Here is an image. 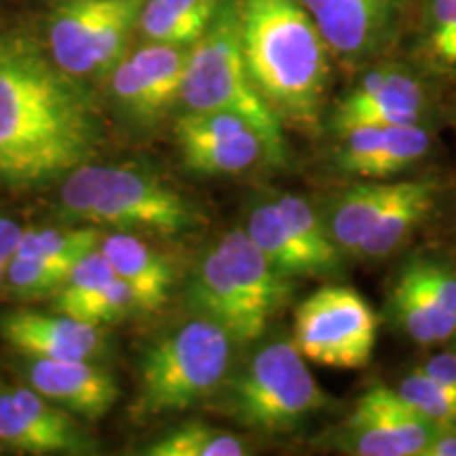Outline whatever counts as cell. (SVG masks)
Here are the masks:
<instances>
[{
    "label": "cell",
    "mask_w": 456,
    "mask_h": 456,
    "mask_svg": "<svg viewBox=\"0 0 456 456\" xmlns=\"http://www.w3.org/2000/svg\"><path fill=\"white\" fill-rule=\"evenodd\" d=\"M98 442L70 412L30 387L0 389V452L34 456L98 454Z\"/></svg>",
    "instance_id": "8fae6325"
},
{
    "label": "cell",
    "mask_w": 456,
    "mask_h": 456,
    "mask_svg": "<svg viewBox=\"0 0 456 456\" xmlns=\"http://www.w3.org/2000/svg\"><path fill=\"white\" fill-rule=\"evenodd\" d=\"M279 212L288 222L289 231L309 254L315 265L317 275H334L342 269V249L330 237L326 222L315 212V208L298 195L283 192L275 199Z\"/></svg>",
    "instance_id": "d4e9b609"
},
{
    "label": "cell",
    "mask_w": 456,
    "mask_h": 456,
    "mask_svg": "<svg viewBox=\"0 0 456 456\" xmlns=\"http://www.w3.org/2000/svg\"><path fill=\"white\" fill-rule=\"evenodd\" d=\"M245 232L256 243V248L265 254L271 266L283 277L296 275H317L309 254L289 231L288 222L279 212L275 201H265L254 205L245 222Z\"/></svg>",
    "instance_id": "7402d4cb"
},
{
    "label": "cell",
    "mask_w": 456,
    "mask_h": 456,
    "mask_svg": "<svg viewBox=\"0 0 456 456\" xmlns=\"http://www.w3.org/2000/svg\"><path fill=\"white\" fill-rule=\"evenodd\" d=\"M326 406V391L288 338L266 342L226 389L228 414L239 425L265 436L292 433Z\"/></svg>",
    "instance_id": "52a82bcc"
},
{
    "label": "cell",
    "mask_w": 456,
    "mask_h": 456,
    "mask_svg": "<svg viewBox=\"0 0 456 456\" xmlns=\"http://www.w3.org/2000/svg\"><path fill=\"white\" fill-rule=\"evenodd\" d=\"M104 142L83 78L24 32L0 34V186L30 191L64 180Z\"/></svg>",
    "instance_id": "6da1fadb"
},
{
    "label": "cell",
    "mask_w": 456,
    "mask_h": 456,
    "mask_svg": "<svg viewBox=\"0 0 456 456\" xmlns=\"http://www.w3.org/2000/svg\"><path fill=\"white\" fill-rule=\"evenodd\" d=\"M437 199L436 180H403L397 182L395 192L380 212L379 220L357 256L363 258H385L397 252L406 239L431 214Z\"/></svg>",
    "instance_id": "ffe728a7"
},
{
    "label": "cell",
    "mask_w": 456,
    "mask_h": 456,
    "mask_svg": "<svg viewBox=\"0 0 456 456\" xmlns=\"http://www.w3.org/2000/svg\"><path fill=\"white\" fill-rule=\"evenodd\" d=\"M0 336L26 357L95 359L108 351L102 326L68 315L13 309L0 317Z\"/></svg>",
    "instance_id": "e0dca14e"
},
{
    "label": "cell",
    "mask_w": 456,
    "mask_h": 456,
    "mask_svg": "<svg viewBox=\"0 0 456 456\" xmlns=\"http://www.w3.org/2000/svg\"><path fill=\"white\" fill-rule=\"evenodd\" d=\"M102 254L138 296L142 313L161 309L175 283L174 262L159 249L127 232H114L100 243Z\"/></svg>",
    "instance_id": "ac0fdd59"
},
{
    "label": "cell",
    "mask_w": 456,
    "mask_h": 456,
    "mask_svg": "<svg viewBox=\"0 0 456 456\" xmlns=\"http://www.w3.org/2000/svg\"><path fill=\"white\" fill-rule=\"evenodd\" d=\"M110 0H66L49 20V53L72 77H94V45Z\"/></svg>",
    "instance_id": "d6986e66"
},
{
    "label": "cell",
    "mask_w": 456,
    "mask_h": 456,
    "mask_svg": "<svg viewBox=\"0 0 456 456\" xmlns=\"http://www.w3.org/2000/svg\"><path fill=\"white\" fill-rule=\"evenodd\" d=\"M57 216L66 222L178 235L195 224L192 205L151 171L85 163L61 180Z\"/></svg>",
    "instance_id": "5b68a950"
},
{
    "label": "cell",
    "mask_w": 456,
    "mask_h": 456,
    "mask_svg": "<svg viewBox=\"0 0 456 456\" xmlns=\"http://www.w3.org/2000/svg\"><path fill=\"white\" fill-rule=\"evenodd\" d=\"M138 454L146 456H243L249 454V446L235 433L220 427L199 423H182L171 427L148 442Z\"/></svg>",
    "instance_id": "603a6c76"
},
{
    "label": "cell",
    "mask_w": 456,
    "mask_h": 456,
    "mask_svg": "<svg viewBox=\"0 0 456 456\" xmlns=\"http://www.w3.org/2000/svg\"><path fill=\"white\" fill-rule=\"evenodd\" d=\"M144 0H110L94 45V77L104 78L127 55L134 28H138Z\"/></svg>",
    "instance_id": "83f0119b"
},
{
    "label": "cell",
    "mask_w": 456,
    "mask_h": 456,
    "mask_svg": "<svg viewBox=\"0 0 456 456\" xmlns=\"http://www.w3.org/2000/svg\"><path fill=\"white\" fill-rule=\"evenodd\" d=\"M117 279V273L102 254V249H94L81 258L68 273V279L55 294V313L81 319L89 323L91 311L95 309L102 296Z\"/></svg>",
    "instance_id": "4316f807"
},
{
    "label": "cell",
    "mask_w": 456,
    "mask_h": 456,
    "mask_svg": "<svg viewBox=\"0 0 456 456\" xmlns=\"http://www.w3.org/2000/svg\"><path fill=\"white\" fill-rule=\"evenodd\" d=\"M191 47L148 43L108 74L110 95L131 123L155 125L180 100Z\"/></svg>",
    "instance_id": "7c38bea8"
},
{
    "label": "cell",
    "mask_w": 456,
    "mask_h": 456,
    "mask_svg": "<svg viewBox=\"0 0 456 456\" xmlns=\"http://www.w3.org/2000/svg\"><path fill=\"white\" fill-rule=\"evenodd\" d=\"M191 305L235 342L258 340L292 296L289 277L271 266L243 228L226 232L191 279Z\"/></svg>",
    "instance_id": "3957f363"
},
{
    "label": "cell",
    "mask_w": 456,
    "mask_h": 456,
    "mask_svg": "<svg viewBox=\"0 0 456 456\" xmlns=\"http://www.w3.org/2000/svg\"><path fill=\"white\" fill-rule=\"evenodd\" d=\"M21 231H24V228L20 226V222L0 214V288H3L4 283V273H7L9 262L15 256Z\"/></svg>",
    "instance_id": "1f68e13d"
},
{
    "label": "cell",
    "mask_w": 456,
    "mask_h": 456,
    "mask_svg": "<svg viewBox=\"0 0 456 456\" xmlns=\"http://www.w3.org/2000/svg\"><path fill=\"white\" fill-rule=\"evenodd\" d=\"M414 51L427 70L456 77V0H425Z\"/></svg>",
    "instance_id": "cb8c5ba5"
},
{
    "label": "cell",
    "mask_w": 456,
    "mask_h": 456,
    "mask_svg": "<svg viewBox=\"0 0 456 456\" xmlns=\"http://www.w3.org/2000/svg\"><path fill=\"white\" fill-rule=\"evenodd\" d=\"M379 317L357 289L323 285L294 311L292 342L306 362L359 370L374 355Z\"/></svg>",
    "instance_id": "ba28073f"
},
{
    "label": "cell",
    "mask_w": 456,
    "mask_h": 456,
    "mask_svg": "<svg viewBox=\"0 0 456 456\" xmlns=\"http://www.w3.org/2000/svg\"><path fill=\"white\" fill-rule=\"evenodd\" d=\"M241 47L262 98L302 129L317 127L330 85V47L300 0H239Z\"/></svg>",
    "instance_id": "7a4b0ae2"
},
{
    "label": "cell",
    "mask_w": 456,
    "mask_h": 456,
    "mask_svg": "<svg viewBox=\"0 0 456 456\" xmlns=\"http://www.w3.org/2000/svg\"><path fill=\"white\" fill-rule=\"evenodd\" d=\"M395 391L431 423L440 427H456V391L437 383L420 368L403 376Z\"/></svg>",
    "instance_id": "f546056e"
},
{
    "label": "cell",
    "mask_w": 456,
    "mask_h": 456,
    "mask_svg": "<svg viewBox=\"0 0 456 456\" xmlns=\"http://www.w3.org/2000/svg\"><path fill=\"white\" fill-rule=\"evenodd\" d=\"M420 456H456V427H444L437 431Z\"/></svg>",
    "instance_id": "836d02e7"
},
{
    "label": "cell",
    "mask_w": 456,
    "mask_h": 456,
    "mask_svg": "<svg viewBox=\"0 0 456 456\" xmlns=\"http://www.w3.org/2000/svg\"><path fill=\"white\" fill-rule=\"evenodd\" d=\"M21 372L53 406L89 420L102 419L121 395L114 376L87 359L26 357Z\"/></svg>",
    "instance_id": "2e32d148"
},
{
    "label": "cell",
    "mask_w": 456,
    "mask_h": 456,
    "mask_svg": "<svg viewBox=\"0 0 456 456\" xmlns=\"http://www.w3.org/2000/svg\"><path fill=\"white\" fill-rule=\"evenodd\" d=\"M174 9L186 11V13H197L205 17H214L216 9L220 7L222 0H165Z\"/></svg>",
    "instance_id": "e575fe53"
},
{
    "label": "cell",
    "mask_w": 456,
    "mask_h": 456,
    "mask_svg": "<svg viewBox=\"0 0 456 456\" xmlns=\"http://www.w3.org/2000/svg\"><path fill=\"white\" fill-rule=\"evenodd\" d=\"M309 11L330 53L357 70L383 57L397 41L416 0H300Z\"/></svg>",
    "instance_id": "9c48e42d"
},
{
    "label": "cell",
    "mask_w": 456,
    "mask_h": 456,
    "mask_svg": "<svg viewBox=\"0 0 456 456\" xmlns=\"http://www.w3.org/2000/svg\"><path fill=\"white\" fill-rule=\"evenodd\" d=\"M100 243L102 235L98 226L28 228L21 231L15 256L72 269L78 260L98 249Z\"/></svg>",
    "instance_id": "484cf974"
},
{
    "label": "cell",
    "mask_w": 456,
    "mask_h": 456,
    "mask_svg": "<svg viewBox=\"0 0 456 456\" xmlns=\"http://www.w3.org/2000/svg\"><path fill=\"white\" fill-rule=\"evenodd\" d=\"M212 17L174 9L165 0H144L138 28L148 43L192 47L208 30Z\"/></svg>",
    "instance_id": "f1b7e54d"
},
{
    "label": "cell",
    "mask_w": 456,
    "mask_h": 456,
    "mask_svg": "<svg viewBox=\"0 0 456 456\" xmlns=\"http://www.w3.org/2000/svg\"><path fill=\"white\" fill-rule=\"evenodd\" d=\"M180 102L188 110H222L245 118L258 131L266 161L288 159L283 121L252 81L241 47L239 0H222L203 37L188 51Z\"/></svg>",
    "instance_id": "277c9868"
},
{
    "label": "cell",
    "mask_w": 456,
    "mask_h": 456,
    "mask_svg": "<svg viewBox=\"0 0 456 456\" xmlns=\"http://www.w3.org/2000/svg\"><path fill=\"white\" fill-rule=\"evenodd\" d=\"M429 108L425 83L406 66L379 64L336 102L330 127L336 135L362 125L420 123Z\"/></svg>",
    "instance_id": "5bb4252c"
},
{
    "label": "cell",
    "mask_w": 456,
    "mask_h": 456,
    "mask_svg": "<svg viewBox=\"0 0 456 456\" xmlns=\"http://www.w3.org/2000/svg\"><path fill=\"white\" fill-rule=\"evenodd\" d=\"M334 161L359 178L380 180L402 174L431 148V134L420 123L362 125L338 135Z\"/></svg>",
    "instance_id": "9a60e30c"
},
{
    "label": "cell",
    "mask_w": 456,
    "mask_h": 456,
    "mask_svg": "<svg viewBox=\"0 0 456 456\" xmlns=\"http://www.w3.org/2000/svg\"><path fill=\"white\" fill-rule=\"evenodd\" d=\"M444 427L419 414L395 389L376 385L357 399L334 446L355 456H420Z\"/></svg>",
    "instance_id": "30bf717a"
},
{
    "label": "cell",
    "mask_w": 456,
    "mask_h": 456,
    "mask_svg": "<svg viewBox=\"0 0 456 456\" xmlns=\"http://www.w3.org/2000/svg\"><path fill=\"white\" fill-rule=\"evenodd\" d=\"M182 161L205 175H235L266 161L262 138L239 114L222 110H186L175 121Z\"/></svg>",
    "instance_id": "4fadbf2b"
},
{
    "label": "cell",
    "mask_w": 456,
    "mask_h": 456,
    "mask_svg": "<svg viewBox=\"0 0 456 456\" xmlns=\"http://www.w3.org/2000/svg\"><path fill=\"white\" fill-rule=\"evenodd\" d=\"M420 370L429 374L431 379H436L437 383L456 391V353H437V355L427 359Z\"/></svg>",
    "instance_id": "d6a6232c"
},
{
    "label": "cell",
    "mask_w": 456,
    "mask_h": 456,
    "mask_svg": "<svg viewBox=\"0 0 456 456\" xmlns=\"http://www.w3.org/2000/svg\"><path fill=\"white\" fill-rule=\"evenodd\" d=\"M395 188L397 182H366L346 188L332 199L322 218L342 254H359Z\"/></svg>",
    "instance_id": "44dd1931"
},
{
    "label": "cell",
    "mask_w": 456,
    "mask_h": 456,
    "mask_svg": "<svg viewBox=\"0 0 456 456\" xmlns=\"http://www.w3.org/2000/svg\"><path fill=\"white\" fill-rule=\"evenodd\" d=\"M70 269L66 266L49 265V262L20 258L13 256L4 273V289L11 298L34 300L43 296H55L57 289L64 285Z\"/></svg>",
    "instance_id": "4dcf8cb0"
},
{
    "label": "cell",
    "mask_w": 456,
    "mask_h": 456,
    "mask_svg": "<svg viewBox=\"0 0 456 456\" xmlns=\"http://www.w3.org/2000/svg\"><path fill=\"white\" fill-rule=\"evenodd\" d=\"M231 334L212 319H192L148 346L140 362L138 412H182L224 383L231 368Z\"/></svg>",
    "instance_id": "8992f818"
}]
</instances>
